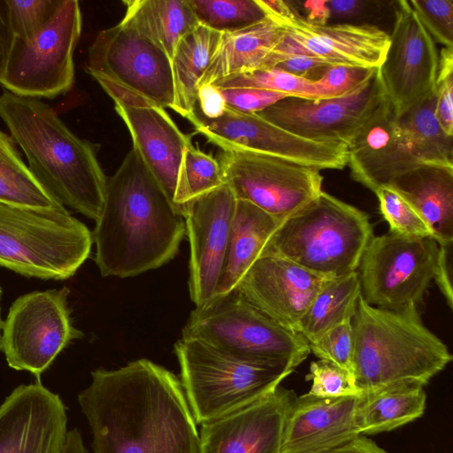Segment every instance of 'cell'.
Returning a JSON list of instances; mask_svg holds the SVG:
<instances>
[{"label": "cell", "mask_w": 453, "mask_h": 453, "mask_svg": "<svg viewBox=\"0 0 453 453\" xmlns=\"http://www.w3.org/2000/svg\"><path fill=\"white\" fill-rule=\"evenodd\" d=\"M315 453H389L365 435H358L344 443Z\"/></svg>", "instance_id": "816d5d0a"}, {"label": "cell", "mask_w": 453, "mask_h": 453, "mask_svg": "<svg viewBox=\"0 0 453 453\" xmlns=\"http://www.w3.org/2000/svg\"><path fill=\"white\" fill-rule=\"evenodd\" d=\"M372 236L367 213L322 190L280 223L261 256L280 257L332 279L357 270Z\"/></svg>", "instance_id": "5b68a950"}, {"label": "cell", "mask_w": 453, "mask_h": 453, "mask_svg": "<svg viewBox=\"0 0 453 453\" xmlns=\"http://www.w3.org/2000/svg\"><path fill=\"white\" fill-rule=\"evenodd\" d=\"M436 119L442 130L453 136V49L442 48L439 53L438 74L435 85Z\"/></svg>", "instance_id": "7bdbcfd3"}, {"label": "cell", "mask_w": 453, "mask_h": 453, "mask_svg": "<svg viewBox=\"0 0 453 453\" xmlns=\"http://www.w3.org/2000/svg\"><path fill=\"white\" fill-rule=\"evenodd\" d=\"M394 4L395 20L379 73L398 117L435 90L439 52L409 1Z\"/></svg>", "instance_id": "2e32d148"}, {"label": "cell", "mask_w": 453, "mask_h": 453, "mask_svg": "<svg viewBox=\"0 0 453 453\" xmlns=\"http://www.w3.org/2000/svg\"><path fill=\"white\" fill-rule=\"evenodd\" d=\"M410 5L434 41L453 49V1L411 0Z\"/></svg>", "instance_id": "60d3db41"}, {"label": "cell", "mask_w": 453, "mask_h": 453, "mask_svg": "<svg viewBox=\"0 0 453 453\" xmlns=\"http://www.w3.org/2000/svg\"><path fill=\"white\" fill-rule=\"evenodd\" d=\"M185 234L179 209L132 149L107 179L92 232L101 275L128 278L157 269L176 256Z\"/></svg>", "instance_id": "7a4b0ae2"}, {"label": "cell", "mask_w": 453, "mask_h": 453, "mask_svg": "<svg viewBox=\"0 0 453 453\" xmlns=\"http://www.w3.org/2000/svg\"><path fill=\"white\" fill-rule=\"evenodd\" d=\"M309 347L319 359L340 367L353 377L351 322L337 326Z\"/></svg>", "instance_id": "b9f144b4"}, {"label": "cell", "mask_w": 453, "mask_h": 453, "mask_svg": "<svg viewBox=\"0 0 453 453\" xmlns=\"http://www.w3.org/2000/svg\"><path fill=\"white\" fill-rule=\"evenodd\" d=\"M440 245L433 237L372 236L358 265L361 296L386 310L418 306L434 279Z\"/></svg>", "instance_id": "30bf717a"}, {"label": "cell", "mask_w": 453, "mask_h": 453, "mask_svg": "<svg viewBox=\"0 0 453 453\" xmlns=\"http://www.w3.org/2000/svg\"><path fill=\"white\" fill-rule=\"evenodd\" d=\"M196 133L221 150L266 154L318 170L343 169L348 165L347 145L300 137L260 117L226 108L216 119L196 110L188 120Z\"/></svg>", "instance_id": "4fadbf2b"}, {"label": "cell", "mask_w": 453, "mask_h": 453, "mask_svg": "<svg viewBox=\"0 0 453 453\" xmlns=\"http://www.w3.org/2000/svg\"><path fill=\"white\" fill-rule=\"evenodd\" d=\"M221 35L198 24L175 47L171 59L174 87L172 110L188 120L195 114L198 82L209 65Z\"/></svg>", "instance_id": "f546056e"}, {"label": "cell", "mask_w": 453, "mask_h": 453, "mask_svg": "<svg viewBox=\"0 0 453 453\" xmlns=\"http://www.w3.org/2000/svg\"><path fill=\"white\" fill-rule=\"evenodd\" d=\"M280 27L305 51L331 65L379 68L389 44V34L374 25H316L296 16Z\"/></svg>", "instance_id": "7402d4cb"}, {"label": "cell", "mask_w": 453, "mask_h": 453, "mask_svg": "<svg viewBox=\"0 0 453 453\" xmlns=\"http://www.w3.org/2000/svg\"><path fill=\"white\" fill-rule=\"evenodd\" d=\"M360 296L357 271L327 279L303 316L298 333L311 344L337 326L351 322Z\"/></svg>", "instance_id": "4dcf8cb0"}, {"label": "cell", "mask_w": 453, "mask_h": 453, "mask_svg": "<svg viewBox=\"0 0 453 453\" xmlns=\"http://www.w3.org/2000/svg\"><path fill=\"white\" fill-rule=\"evenodd\" d=\"M0 299H1V288H0ZM2 320H1V317H0V331L2 329ZM0 338H1V334H0Z\"/></svg>", "instance_id": "11a10c76"}, {"label": "cell", "mask_w": 453, "mask_h": 453, "mask_svg": "<svg viewBox=\"0 0 453 453\" xmlns=\"http://www.w3.org/2000/svg\"><path fill=\"white\" fill-rule=\"evenodd\" d=\"M377 68L329 65L313 81L314 99L334 98L358 88L374 74Z\"/></svg>", "instance_id": "f35d334b"}, {"label": "cell", "mask_w": 453, "mask_h": 453, "mask_svg": "<svg viewBox=\"0 0 453 453\" xmlns=\"http://www.w3.org/2000/svg\"><path fill=\"white\" fill-rule=\"evenodd\" d=\"M181 385L196 424H203L265 396L294 371L226 353L196 339L174 344Z\"/></svg>", "instance_id": "8992f818"}, {"label": "cell", "mask_w": 453, "mask_h": 453, "mask_svg": "<svg viewBox=\"0 0 453 453\" xmlns=\"http://www.w3.org/2000/svg\"><path fill=\"white\" fill-rule=\"evenodd\" d=\"M95 79L104 90L112 98L115 104L124 107H146L157 105L142 95L110 80L101 77H96Z\"/></svg>", "instance_id": "c3c4849f"}, {"label": "cell", "mask_w": 453, "mask_h": 453, "mask_svg": "<svg viewBox=\"0 0 453 453\" xmlns=\"http://www.w3.org/2000/svg\"><path fill=\"white\" fill-rule=\"evenodd\" d=\"M66 408L41 381L14 388L0 405V453H61Z\"/></svg>", "instance_id": "ac0fdd59"}, {"label": "cell", "mask_w": 453, "mask_h": 453, "mask_svg": "<svg viewBox=\"0 0 453 453\" xmlns=\"http://www.w3.org/2000/svg\"><path fill=\"white\" fill-rule=\"evenodd\" d=\"M237 199L224 183L181 207L190 244L189 296L196 307L216 294Z\"/></svg>", "instance_id": "e0dca14e"}, {"label": "cell", "mask_w": 453, "mask_h": 453, "mask_svg": "<svg viewBox=\"0 0 453 453\" xmlns=\"http://www.w3.org/2000/svg\"><path fill=\"white\" fill-rule=\"evenodd\" d=\"M374 194L379 200L380 213L389 226V232L408 238L434 239L426 221L392 188L382 186Z\"/></svg>", "instance_id": "8d00e7d4"}, {"label": "cell", "mask_w": 453, "mask_h": 453, "mask_svg": "<svg viewBox=\"0 0 453 453\" xmlns=\"http://www.w3.org/2000/svg\"><path fill=\"white\" fill-rule=\"evenodd\" d=\"M283 36V28L269 18L241 30L222 34L198 88L229 75L259 69Z\"/></svg>", "instance_id": "4316f807"}, {"label": "cell", "mask_w": 453, "mask_h": 453, "mask_svg": "<svg viewBox=\"0 0 453 453\" xmlns=\"http://www.w3.org/2000/svg\"><path fill=\"white\" fill-rule=\"evenodd\" d=\"M61 0H7L11 21L17 39L35 37L58 9Z\"/></svg>", "instance_id": "ab89813d"}, {"label": "cell", "mask_w": 453, "mask_h": 453, "mask_svg": "<svg viewBox=\"0 0 453 453\" xmlns=\"http://www.w3.org/2000/svg\"><path fill=\"white\" fill-rule=\"evenodd\" d=\"M424 387L400 385L361 394L356 410L359 435L395 430L420 418L426 410Z\"/></svg>", "instance_id": "f1b7e54d"}, {"label": "cell", "mask_w": 453, "mask_h": 453, "mask_svg": "<svg viewBox=\"0 0 453 453\" xmlns=\"http://www.w3.org/2000/svg\"><path fill=\"white\" fill-rule=\"evenodd\" d=\"M223 178L237 200L283 221L322 192L320 171L266 154L221 150Z\"/></svg>", "instance_id": "7c38bea8"}, {"label": "cell", "mask_w": 453, "mask_h": 453, "mask_svg": "<svg viewBox=\"0 0 453 453\" xmlns=\"http://www.w3.org/2000/svg\"><path fill=\"white\" fill-rule=\"evenodd\" d=\"M216 88H253L314 99L313 81L297 77L276 67L257 69L219 79L211 83Z\"/></svg>", "instance_id": "d590c367"}, {"label": "cell", "mask_w": 453, "mask_h": 453, "mask_svg": "<svg viewBox=\"0 0 453 453\" xmlns=\"http://www.w3.org/2000/svg\"><path fill=\"white\" fill-rule=\"evenodd\" d=\"M120 22L161 49L172 59L180 40L198 22L188 0H129Z\"/></svg>", "instance_id": "83f0119b"}, {"label": "cell", "mask_w": 453, "mask_h": 453, "mask_svg": "<svg viewBox=\"0 0 453 453\" xmlns=\"http://www.w3.org/2000/svg\"><path fill=\"white\" fill-rule=\"evenodd\" d=\"M199 25L233 33L265 19L257 0H188Z\"/></svg>", "instance_id": "e575fe53"}, {"label": "cell", "mask_w": 453, "mask_h": 453, "mask_svg": "<svg viewBox=\"0 0 453 453\" xmlns=\"http://www.w3.org/2000/svg\"><path fill=\"white\" fill-rule=\"evenodd\" d=\"M70 290L35 291L19 296L2 323L0 349L10 367L28 371L38 381L57 356L83 334L73 326Z\"/></svg>", "instance_id": "8fae6325"}, {"label": "cell", "mask_w": 453, "mask_h": 453, "mask_svg": "<svg viewBox=\"0 0 453 453\" xmlns=\"http://www.w3.org/2000/svg\"><path fill=\"white\" fill-rule=\"evenodd\" d=\"M296 397L280 385L257 401L202 424L201 453H280Z\"/></svg>", "instance_id": "d6986e66"}, {"label": "cell", "mask_w": 453, "mask_h": 453, "mask_svg": "<svg viewBox=\"0 0 453 453\" xmlns=\"http://www.w3.org/2000/svg\"><path fill=\"white\" fill-rule=\"evenodd\" d=\"M281 222L254 204L237 200L215 296L238 286Z\"/></svg>", "instance_id": "484cf974"}, {"label": "cell", "mask_w": 453, "mask_h": 453, "mask_svg": "<svg viewBox=\"0 0 453 453\" xmlns=\"http://www.w3.org/2000/svg\"><path fill=\"white\" fill-rule=\"evenodd\" d=\"M181 335L242 358L277 364L292 371L311 353L301 334L271 319L236 288L196 307Z\"/></svg>", "instance_id": "ba28073f"}, {"label": "cell", "mask_w": 453, "mask_h": 453, "mask_svg": "<svg viewBox=\"0 0 453 453\" xmlns=\"http://www.w3.org/2000/svg\"><path fill=\"white\" fill-rule=\"evenodd\" d=\"M91 377L78 402L93 453H201L196 422L173 372L142 358Z\"/></svg>", "instance_id": "6da1fadb"}, {"label": "cell", "mask_w": 453, "mask_h": 453, "mask_svg": "<svg viewBox=\"0 0 453 453\" xmlns=\"http://www.w3.org/2000/svg\"><path fill=\"white\" fill-rule=\"evenodd\" d=\"M435 90L397 117L413 155L422 163L453 166L452 137L446 134L434 112Z\"/></svg>", "instance_id": "1f68e13d"}, {"label": "cell", "mask_w": 453, "mask_h": 453, "mask_svg": "<svg viewBox=\"0 0 453 453\" xmlns=\"http://www.w3.org/2000/svg\"><path fill=\"white\" fill-rule=\"evenodd\" d=\"M61 453H88L78 429L67 431Z\"/></svg>", "instance_id": "db71d44e"}, {"label": "cell", "mask_w": 453, "mask_h": 453, "mask_svg": "<svg viewBox=\"0 0 453 453\" xmlns=\"http://www.w3.org/2000/svg\"><path fill=\"white\" fill-rule=\"evenodd\" d=\"M351 326L353 377L361 394L400 385L425 387L453 358L425 326L417 306L386 310L361 296Z\"/></svg>", "instance_id": "277c9868"}, {"label": "cell", "mask_w": 453, "mask_h": 453, "mask_svg": "<svg viewBox=\"0 0 453 453\" xmlns=\"http://www.w3.org/2000/svg\"><path fill=\"white\" fill-rule=\"evenodd\" d=\"M87 70L94 79L110 80L164 109L173 107L170 58L122 22L97 34L88 50Z\"/></svg>", "instance_id": "5bb4252c"}, {"label": "cell", "mask_w": 453, "mask_h": 453, "mask_svg": "<svg viewBox=\"0 0 453 453\" xmlns=\"http://www.w3.org/2000/svg\"><path fill=\"white\" fill-rule=\"evenodd\" d=\"M79 2L61 0L58 9L30 41L16 38L0 81L5 90L26 97L54 98L74 82L73 52L81 33Z\"/></svg>", "instance_id": "9c48e42d"}, {"label": "cell", "mask_w": 453, "mask_h": 453, "mask_svg": "<svg viewBox=\"0 0 453 453\" xmlns=\"http://www.w3.org/2000/svg\"><path fill=\"white\" fill-rule=\"evenodd\" d=\"M0 203L44 210H62L24 163L15 142L0 130Z\"/></svg>", "instance_id": "d6a6232c"}, {"label": "cell", "mask_w": 453, "mask_h": 453, "mask_svg": "<svg viewBox=\"0 0 453 453\" xmlns=\"http://www.w3.org/2000/svg\"><path fill=\"white\" fill-rule=\"evenodd\" d=\"M306 380L311 381L307 394L315 397L337 398L361 395L351 374L324 360L311 363Z\"/></svg>", "instance_id": "74e56055"}, {"label": "cell", "mask_w": 453, "mask_h": 453, "mask_svg": "<svg viewBox=\"0 0 453 453\" xmlns=\"http://www.w3.org/2000/svg\"><path fill=\"white\" fill-rule=\"evenodd\" d=\"M387 187L419 213L440 246H451L453 166L422 164L400 174Z\"/></svg>", "instance_id": "d4e9b609"}, {"label": "cell", "mask_w": 453, "mask_h": 453, "mask_svg": "<svg viewBox=\"0 0 453 453\" xmlns=\"http://www.w3.org/2000/svg\"><path fill=\"white\" fill-rule=\"evenodd\" d=\"M225 183L218 159L193 145L187 147L179 166L173 203L181 213L182 205Z\"/></svg>", "instance_id": "836d02e7"}, {"label": "cell", "mask_w": 453, "mask_h": 453, "mask_svg": "<svg viewBox=\"0 0 453 453\" xmlns=\"http://www.w3.org/2000/svg\"><path fill=\"white\" fill-rule=\"evenodd\" d=\"M115 111L130 133L133 149L174 204L178 170L184 150L192 145L190 137L160 106L115 104Z\"/></svg>", "instance_id": "cb8c5ba5"}, {"label": "cell", "mask_w": 453, "mask_h": 453, "mask_svg": "<svg viewBox=\"0 0 453 453\" xmlns=\"http://www.w3.org/2000/svg\"><path fill=\"white\" fill-rule=\"evenodd\" d=\"M360 395L296 396L285 423L280 453H315L358 436L355 415Z\"/></svg>", "instance_id": "603a6c76"}, {"label": "cell", "mask_w": 453, "mask_h": 453, "mask_svg": "<svg viewBox=\"0 0 453 453\" xmlns=\"http://www.w3.org/2000/svg\"><path fill=\"white\" fill-rule=\"evenodd\" d=\"M386 98L377 68L370 80L345 96H287L257 114L300 137L348 145Z\"/></svg>", "instance_id": "9a60e30c"}, {"label": "cell", "mask_w": 453, "mask_h": 453, "mask_svg": "<svg viewBox=\"0 0 453 453\" xmlns=\"http://www.w3.org/2000/svg\"><path fill=\"white\" fill-rule=\"evenodd\" d=\"M449 248L450 247L440 246L438 260L433 280L435 281L449 307L452 309L453 291L450 280V269L449 265Z\"/></svg>", "instance_id": "f907efd6"}, {"label": "cell", "mask_w": 453, "mask_h": 453, "mask_svg": "<svg viewBox=\"0 0 453 453\" xmlns=\"http://www.w3.org/2000/svg\"><path fill=\"white\" fill-rule=\"evenodd\" d=\"M328 9V23H347L361 25L385 4L369 0H326Z\"/></svg>", "instance_id": "f6af8a7d"}, {"label": "cell", "mask_w": 453, "mask_h": 453, "mask_svg": "<svg viewBox=\"0 0 453 453\" xmlns=\"http://www.w3.org/2000/svg\"><path fill=\"white\" fill-rule=\"evenodd\" d=\"M351 178L373 193L422 163L408 145L388 98L347 145Z\"/></svg>", "instance_id": "44dd1931"}, {"label": "cell", "mask_w": 453, "mask_h": 453, "mask_svg": "<svg viewBox=\"0 0 453 453\" xmlns=\"http://www.w3.org/2000/svg\"><path fill=\"white\" fill-rule=\"evenodd\" d=\"M326 280L290 260L265 255L252 265L236 288L265 315L298 333L303 316Z\"/></svg>", "instance_id": "ffe728a7"}, {"label": "cell", "mask_w": 453, "mask_h": 453, "mask_svg": "<svg viewBox=\"0 0 453 453\" xmlns=\"http://www.w3.org/2000/svg\"><path fill=\"white\" fill-rule=\"evenodd\" d=\"M219 89L225 99L226 108L243 113H257L288 96L281 93L253 88Z\"/></svg>", "instance_id": "ee69618b"}, {"label": "cell", "mask_w": 453, "mask_h": 453, "mask_svg": "<svg viewBox=\"0 0 453 453\" xmlns=\"http://www.w3.org/2000/svg\"><path fill=\"white\" fill-rule=\"evenodd\" d=\"M15 40L7 0H0V81L4 74Z\"/></svg>", "instance_id": "681fc988"}, {"label": "cell", "mask_w": 453, "mask_h": 453, "mask_svg": "<svg viewBox=\"0 0 453 453\" xmlns=\"http://www.w3.org/2000/svg\"><path fill=\"white\" fill-rule=\"evenodd\" d=\"M266 17L273 19L279 26L299 16L289 1L284 0H257Z\"/></svg>", "instance_id": "f5cc1de1"}, {"label": "cell", "mask_w": 453, "mask_h": 453, "mask_svg": "<svg viewBox=\"0 0 453 453\" xmlns=\"http://www.w3.org/2000/svg\"><path fill=\"white\" fill-rule=\"evenodd\" d=\"M327 65H329L301 49L286 55L274 67L297 77L316 81Z\"/></svg>", "instance_id": "bcb514c9"}, {"label": "cell", "mask_w": 453, "mask_h": 453, "mask_svg": "<svg viewBox=\"0 0 453 453\" xmlns=\"http://www.w3.org/2000/svg\"><path fill=\"white\" fill-rule=\"evenodd\" d=\"M196 110L207 119H216L223 114L226 108L220 90L212 84L200 86L197 89Z\"/></svg>", "instance_id": "7dc6e473"}, {"label": "cell", "mask_w": 453, "mask_h": 453, "mask_svg": "<svg viewBox=\"0 0 453 453\" xmlns=\"http://www.w3.org/2000/svg\"><path fill=\"white\" fill-rule=\"evenodd\" d=\"M0 117L44 189L63 206L96 221L104 203L107 178L94 145L74 134L38 98L4 90L0 95Z\"/></svg>", "instance_id": "3957f363"}, {"label": "cell", "mask_w": 453, "mask_h": 453, "mask_svg": "<svg viewBox=\"0 0 453 453\" xmlns=\"http://www.w3.org/2000/svg\"><path fill=\"white\" fill-rule=\"evenodd\" d=\"M92 232L65 210L0 203V265L27 277L65 280L87 260Z\"/></svg>", "instance_id": "52a82bcc"}]
</instances>
